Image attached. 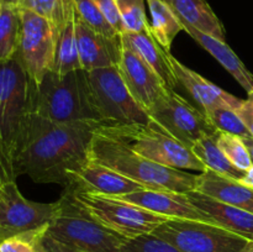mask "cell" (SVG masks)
<instances>
[{"mask_svg":"<svg viewBox=\"0 0 253 252\" xmlns=\"http://www.w3.org/2000/svg\"><path fill=\"white\" fill-rule=\"evenodd\" d=\"M116 198L132 203L156 214L163 215L168 219L200 220V221L215 224L207 214H204L190 202L187 193L173 192V190L142 189L130 193V194L116 195Z\"/></svg>","mask_w":253,"mask_h":252,"instance_id":"5bb4252c","label":"cell"},{"mask_svg":"<svg viewBox=\"0 0 253 252\" xmlns=\"http://www.w3.org/2000/svg\"><path fill=\"white\" fill-rule=\"evenodd\" d=\"M237 180H239L240 183H242L244 185H246V187L253 189V165L245 172V174Z\"/></svg>","mask_w":253,"mask_h":252,"instance_id":"8d00e7d4","label":"cell"},{"mask_svg":"<svg viewBox=\"0 0 253 252\" xmlns=\"http://www.w3.org/2000/svg\"><path fill=\"white\" fill-rule=\"evenodd\" d=\"M173 7L183 24L225 41L221 21L207 0H166Z\"/></svg>","mask_w":253,"mask_h":252,"instance_id":"7402d4cb","label":"cell"},{"mask_svg":"<svg viewBox=\"0 0 253 252\" xmlns=\"http://www.w3.org/2000/svg\"><path fill=\"white\" fill-rule=\"evenodd\" d=\"M242 140H244L245 145H246V148L247 151H249L250 157H251L252 165H253V137H244Z\"/></svg>","mask_w":253,"mask_h":252,"instance_id":"74e56055","label":"cell"},{"mask_svg":"<svg viewBox=\"0 0 253 252\" xmlns=\"http://www.w3.org/2000/svg\"><path fill=\"white\" fill-rule=\"evenodd\" d=\"M21 19L16 5L4 4L0 11V62L14 58L19 48Z\"/></svg>","mask_w":253,"mask_h":252,"instance_id":"484cf974","label":"cell"},{"mask_svg":"<svg viewBox=\"0 0 253 252\" xmlns=\"http://www.w3.org/2000/svg\"><path fill=\"white\" fill-rule=\"evenodd\" d=\"M147 113L153 123L189 148L200 138L217 132L202 109L192 105L174 89L168 88Z\"/></svg>","mask_w":253,"mask_h":252,"instance_id":"8fae6325","label":"cell"},{"mask_svg":"<svg viewBox=\"0 0 253 252\" xmlns=\"http://www.w3.org/2000/svg\"><path fill=\"white\" fill-rule=\"evenodd\" d=\"M236 113L242 119V121L253 137V95H249V99L242 101V105L240 106Z\"/></svg>","mask_w":253,"mask_h":252,"instance_id":"d590c367","label":"cell"},{"mask_svg":"<svg viewBox=\"0 0 253 252\" xmlns=\"http://www.w3.org/2000/svg\"><path fill=\"white\" fill-rule=\"evenodd\" d=\"M96 131L130 147L138 155L160 165L177 169L204 172L207 167L189 147L153 123L100 126Z\"/></svg>","mask_w":253,"mask_h":252,"instance_id":"5b68a950","label":"cell"},{"mask_svg":"<svg viewBox=\"0 0 253 252\" xmlns=\"http://www.w3.org/2000/svg\"><path fill=\"white\" fill-rule=\"evenodd\" d=\"M125 32H140L150 26L146 16V0H115Z\"/></svg>","mask_w":253,"mask_h":252,"instance_id":"f1b7e54d","label":"cell"},{"mask_svg":"<svg viewBox=\"0 0 253 252\" xmlns=\"http://www.w3.org/2000/svg\"><path fill=\"white\" fill-rule=\"evenodd\" d=\"M46 234L61 244L85 252H119L125 237L99 224L66 189Z\"/></svg>","mask_w":253,"mask_h":252,"instance_id":"8992f818","label":"cell"},{"mask_svg":"<svg viewBox=\"0 0 253 252\" xmlns=\"http://www.w3.org/2000/svg\"><path fill=\"white\" fill-rule=\"evenodd\" d=\"M32 113L58 124H100L94 106L86 71L47 73L35 84Z\"/></svg>","mask_w":253,"mask_h":252,"instance_id":"277c9868","label":"cell"},{"mask_svg":"<svg viewBox=\"0 0 253 252\" xmlns=\"http://www.w3.org/2000/svg\"><path fill=\"white\" fill-rule=\"evenodd\" d=\"M89 161L116 170L146 189L188 193L195 189L197 175L160 165L138 155L120 141L95 131L89 147Z\"/></svg>","mask_w":253,"mask_h":252,"instance_id":"7a4b0ae2","label":"cell"},{"mask_svg":"<svg viewBox=\"0 0 253 252\" xmlns=\"http://www.w3.org/2000/svg\"><path fill=\"white\" fill-rule=\"evenodd\" d=\"M152 234L182 252H241L250 240L212 222L168 219Z\"/></svg>","mask_w":253,"mask_h":252,"instance_id":"9c48e42d","label":"cell"},{"mask_svg":"<svg viewBox=\"0 0 253 252\" xmlns=\"http://www.w3.org/2000/svg\"><path fill=\"white\" fill-rule=\"evenodd\" d=\"M204 114L209 118V120L211 121V124L217 131L232 133V135L240 136L242 138L252 137L249 128L246 127L242 119L235 110L226 108H217L205 111Z\"/></svg>","mask_w":253,"mask_h":252,"instance_id":"f546056e","label":"cell"},{"mask_svg":"<svg viewBox=\"0 0 253 252\" xmlns=\"http://www.w3.org/2000/svg\"><path fill=\"white\" fill-rule=\"evenodd\" d=\"M66 189L71 190L74 199L93 219L125 239L152 234L161 224L168 220V217L163 215L111 195L71 187H67Z\"/></svg>","mask_w":253,"mask_h":252,"instance_id":"52a82bcc","label":"cell"},{"mask_svg":"<svg viewBox=\"0 0 253 252\" xmlns=\"http://www.w3.org/2000/svg\"><path fill=\"white\" fill-rule=\"evenodd\" d=\"M187 195L190 202L204 214H207L215 224L240 236L253 240L252 212L220 202L198 190H190Z\"/></svg>","mask_w":253,"mask_h":252,"instance_id":"ac0fdd59","label":"cell"},{"mask_svg":"<svg viewBox=\"0 0 253 252\" xmlns=\"http://www.w3.org/2000/svg\"><path fill=\"white\" fill-rule=\"evenodd\" d=\"M146 1L151 12V32L166 51H170V46L177 35L180 31H184L182 20L166 0Z\"/></svg>","mask_w":253,"mask_h":252,"instance_id":"603a6c76","label":"cell"},{"mask_svg":"<svg viewBox=\"0 0 253 252\" xmlns=\"http://www.w3.org/2000/svg\"><path fill=\"white\" fill-rule=\"evenodd\" d=\"M2 5H4V2H2V0H0V11H1L2 9Z\"/></svg>","mask_w":253,"mask_h":252,"instance_id":"ee69618b","label":"cell"},{"mask_svg":"<svg viewBox=\"0 0 253 252\" xmlns=\"http://www.w3.org/2000/svg\"><path fill=\"white\" fill-rule=\"evenodd\" d=\"M78 69H82V66L76 36V6H74L63 29L59 32L53 72L57 74H66Z\"/></svg>","mask_w":253,"mask_h":252,"instance_id":"cb8c5ba5","label":"cell"},{"mask_svg":"<svg viewBox=\"0 0 253 252\" xmlns=\"http://www.w3.org/2000/svg\"><path fill=\"white\" fill-rule=\"evenodd\" d=\"M93 1L95 2V5L100 10L106 21L113 26V29L118 34L121 35L123 32H125L123 20H121L120 12H119L115 0H93Z\"/></svg>","mask_w":253,"mask_h":252,"instance_id":"836d02e7","label":"cell"},{"mask_svg":"<svg viewBox=\"0 0 253 252\" xmlns=\"http://www.w3.org/2000/svg\"><path fill=\"white\" fill-rule=\"evenodd\" d=\"M34 89L35 83L16 54L0 62V166L7 182L16 180L12 165L32 115Z\"/></svg>","mask_w":253,"mask_h":252,"instance_id":"3957f363","label":"cell"},{"mask_svg":"<svg viewBox=\"0 0 253 252\" xmlns=\"http://www.w3.org/2000/svg\"><path fill=\"white\" fill-rule=\"evenodd\" d=\"M2 2H4V4H11V2H10V0H2Z\"/></svg>","mask_w":253,"mask_h":252,"instance_id":"7bdbcfd3","label":"cell"},{"mask_svg":"<svg viewBox=\"0 0 253 252\" xmlns=\"http://www.w3.org/2000/svg\"><path fill=\"white\" fill-rule=\"evenodd\" d=\"M58 204L26 199L15 180L6 182L0 190V241L47 226L53 219Z\"/></svg>","mask_w":253,"mask_h":252,"instance_id":"7c38bea8","label":"cell"},{"mask_svg":"<svg viewBox=\"0 0 253 252\" xmlns=\"http://www.w3.org/2000/svg\"><path fill=\"white\" fill-rule=\"evenodd\" d=\"M194 190L253 214V189L234 178L219 174L207 168L197 175Z\"/></svg>","mask_w":253,"mask_h":252,"instance_id":"ffe728a7","label":"cell"},{"mask_svg":"<svg viewBox=\"0 0 253 252\" xmlns=\"http://www.w3.org/2000/svg\"><path fill=\"white\" fill-rule=\"evenodd\" d=\"M94 106L101 126L148 124L147 111L132 98L118 66L86 72Z\"/></svg>","mask_w":253,"mask_h":252,"instance_id":"ba28073f","label":"cell"},{"mask_svg":"<svg viewBox=\"0 0 253 252\" xmlns=\"http://www.w3.org/2000/svg\"><path fill=\"white\" fill-rule=\"evenodd\" d=\"M241 252H253V240H250L249 244L246 245V247Z\"/></svg>","mask_w":253,"mask_h":252,"instance_id":"f35d334b","label":"cell"},{"mask_svg":"<svg viewBox=\"0 0 253 252\" xmlns=\"http://www.w3.org/2000/svg\"><path fill=\"white\" fill-rule=\"evenodd\" d=\"M0 178H1L2 180H4L5 183L7 182V179H6V175H5V173H4V170H2V168H1V166H0Z\"/></svg>","mask_w":253,"mask_h":252,"instance_id":"ab89813d","label":"cell"},{"mask_svg":"<svg viewBox=\"0 0 253 252\" xmlns=\"http://www.w3.org/2000/svg\"><path fill=\"white\" fill-rule=\"evenodd\" d=\"M119 252H182L155 234H145L126 239Z\"/></svg>","mask_w":253,"mask_h":252,"instance_id":"1f68e13d","label":"cell"},{"mask_svg":"<svg viewBox=\"0 0 253 252\" xmlns=\"http://www.w3.org/2000/svg\"><path fill=\"white\" fill-rule=\"evenodd\" d=\"M47 226L2 240L0 241V252H40L39 239Z\"/></svg>","mask_w":253,"mask_h":252,"instance_id":"d6a6232c","label":"cell"},{"mask_svg":"<svg viewBox=\"0 0 253 252\" xmlns=\"http://www.w3.org/2000/svg\"><path fill=\"white\" fill-rule=\"evenodd\" d=\"M216 143L222 153L226 156L227 160L236 168L246 172L252 166L251 157H250V153L242 137L229 132L217 131Z\"/></svg>","mask_w":253,"mask_h":252,"instance_id":"83f0119b","label":"cell"},{"mask_svg":"<svg viewBox=\"0 0 253 252\" xmlns=\"http://www.w3.org/2000/svg\"><path fill=\"white\" fill-rule=\"evenodd\" d=\"M168 61L177 83L193 96V99L200 105L203 113L217 108H226L237 111L242 105L244 100L222 90L216 84L211 83L199 73L188 68L185 64L173 57L170 52L168 53Z\"/></svg>","mask_w":253,"mask_h":252,"instance_id":"2e32d148","label":"cell"},{"mask_svg":"<svg viewBox=\"0 0 253 252\" xmlns=\"http://www.w3.org/2000/svg\"><path fill=\"white\" fill-rule=\"evenodd\" d=\"M190 150L204 163L208 169L234 179H240L245 174V170L235 167L220 150L216 143V133L214 136H205L200 138L192 146Z\"/></svg>","mask_w":253,"mask_h":252,"instance_id":"d4e9b609","label":"cell"},{"mask_svg":"<svg viewBox=\"0 0 253 252\" xmlns=\"http://www.w3.org/2000/svg\"><path fill=\"white\" fill-rule=\"evenodd\" d=\"M76 36L83 71L118 66L123 51L121 37L109 39L91 29L79 17L76 10Z\"/></svg>","mask_w":253,"mask_h":252,"instance_id":"9a60e30c","label":"cell"},{"mask_svg":"<svg viewBox=\"0 0 253 252\" xmlns=\"http://www.w3.org/2000/svg\"><path fill=\"white\" fill-rule=\"evenodd\" d=\"M118 69L132 98L146 111L150 110L168 89L160 76L148 64L124 46Z\"/></svg>","mask_w":253,"mask_h":252,"instance_id":"4fadbf2b","label":"cell"},{"mask_svg":"<svg viewBox=\"0 0 253 252\" xmlns=\"http://www.w3.org/2000/svg\"><path fill=\"white\" fill-rule=\"evenodd\" d=\"M73 2L77 14L91 29H94L104 36L109 37V39H118L120 36V34H118L113 29V26L106 21L105 17L103 16V14L93 0H73Z\"/></svg>","mask_w":253,"mask_h":252,"instance_id":"4dcf8cb0","label":"cell"},{"mask_svg":"<svg viewBox=\"0 0 253 252\" xmlns=\"http://www.w3.org/2000/svg\"><path fill=\"white\" fill-rule=\"evenodd\" d=\"M120 37L123 46L137 54L148 64L168 88L174 89V86H177V79L168 61V53L170 51H166L158 43L151 32L150 26L140 32H123Z\"/></svg>","mask_w":253,"mask_h":252,"instance_id":"d6986e66","label":"cell"},{"mask_svg":"<svg viewBox=\"0 0 253 252\" xmlns=\"http://www.w3.org/2000/svg\"><path fill=\"white\" fill-rule=\"evenodd\" d=\"M17 7L41 15L61 31L74 9V2L73 0H20Z\"/></svg>","mask_w":253,"mask_h":252,"instance_id":"4316f807","label":"cell"},{"mask_svg":"<svg viewBox=\"0 0 253 252\" xmlns=\"http://www.w3.org/2000/svg\"><path fill=\"white\" fill-rule=\"evenodd\" d=\"M100 124H58L32 113L15 156L12 172L36 183L68 187L89 161V147Z\"/></svg>","mask_w":253,"mask_h":252,"instance_id":"6da1fadb","label":"cell"},{"mask_svg":"<svg viewBox=\"0 0 253 252\" xmlns=\"http://www.w3.org/2000/svg\"><path fill=\"white\" fill-rule=\"evenodd\" d=\"M183 26L188 35H190L205 51L209 52L239 82L240 85L246 90L249 95H253V74L246 68L244 62L232 51L226 41H221L216 37L210 36L187 24H183Z\"/></svg>","mask_w":253,"mask_h":252,"instance_id":"44dd1931","label":"cell"},{"mask_svg":"<svg viewBox=\"0 0 253 252\" xmlns=\"http://www.w3.org/2000/svg\"><path fill=\"white\" fill-rule=\"evenodd\" d=\"M21 31L16 57L35 84L53 71L59 30L42 17L27 9H20Z\"/></svg>","mask_w":253,"mask_h":252,"instance_id":"30bf717a","label":"cell"},{"mask_svg":"<svg viewBox=\"0 0 253 252\" xmlns=\"http://www.w3.org/2000/svg\"><path fill=\"white\" fill-rule=\"evenodd\" d=\"M68 187L113 197L146 189L140 183L91 161H88L74 174L73 180Z\"/></svg>","mask_w":253,"mask_h":252,"instance_id":"e0dca14e","label":"cell"},{"mask_svg":"<svg viewBox=\"0 0 253 252\" xmlns=\"http://www.w3.org/2000/svg\"><path fill=\"white\" fill-rule=\"evenodd\" d=\"M4 184H5V182L1 179V178H0V190L2 189V187H4Z\"/></svg>","mask_w":253,"mask_h":252,"instance_id":"b9f144b4","label":"cell"},{"mask_svg":"<svg viewBox=\"0 0 253 252\" xmlns=\"http://www.w3.org/2000/svg\"><path fill=\"white\" fill-rule=\"evenodd\" d=\"M39 250L40 252H85L82 251V250H77L73 249V247L67 246V245L61 244L57 240L48 236L46 234V231L39 239Z\"/></svg>","mask_w":253,"mask_h":252,"instance_id":"e575fe53","label":"cell"},{"mask_svg":"<svg viewBox=\"0 0 253 252\" xmlns=\"http://www.w3.org/2000/svg\"><path fill=\"white\" fill-rule=\"evenodd\" d=\"M10 2H11L12 5H16V6H17V5H19V2H20V0H10Z\"/></svg>","mask_w":253,"mask_h":252,"instance_id":"60d3db41","label":"cell"}]
</instances>
